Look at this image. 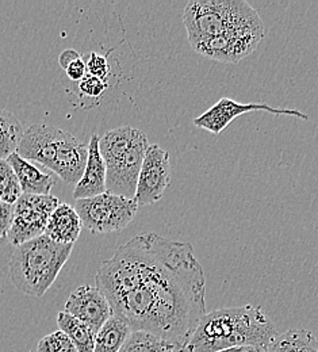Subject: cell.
<instances>
[{"instance_id":"obj_25","label":"cell","mask_w":318,"mask_h":352,"mask_svg":"<svg viewBox=\"0 0 318 352\" xmlns=\"http://www.w3.org/2000/svg\"><path fill=\"white\" fill-rule=\"evenodd\" d=\"M79 92L87 98H99L103 95V92L109 87L107 80H102L99 78H95L91 75H86L80 82H79Z\"/></svg>"},{"instance_id":"obj_19","label":"cell","mask_w":318,"mask_h":352,"mask_svg":"<svg viewBox=\"0 0 318 352\" xmlns=\"http://www.w3.org/2000/svg\"><path fill=\"white\" fill-rule=\"evenodd\" d=\"M23 134L22 122L11 111L0 109V160H7L16 152Z\"/></svg>"},{"instance_id":"obj_9","label":"cell","mask_w":318,"mask_h":352,"mask_svg":"<svg viewBox=\"0 0 318 352\" xmlns=\"http://www.w3.org/2000/svg\"><path fill=\"white\" fill-rule=\"evenodd\" d=\"M171 182L170 153L157 144L149 145L138 175L135 201L139 206L156 204Z\"/></svg>"},{"instance_id":"obj_27","label":"cell","mask_w":318,"mask_h":352,"mask_svg":"<svg viewBox=\"0 0 318 352\" xmlns=\"http://www.w3.org/2000/svg\"><path fill=\"white\" fill-rule=\"evenodd\" d=\"M221 352H267V350L260 349V347H240V349H233V350Z\"/></svg>"},{"instance_id":"obj_2","label":"cell","mask_w":318,"mask_h":352,"mask_svg":"<svg viewBox=\"0 0 318 352\" xmlns=\"http://www.w3.org/2000/svg\"><path fill=\"white\" fill-rule=\"evenodd\" d=\"M277 335L259 307L245 305L206 313L181 352H221L240 347L270 346Z\"/></svg>"},{"instance_id":"obj_5","label":"cell","mask_w":318,"mask_h":352,"mask_svg":"<svg viewBox=\"0 0 318 352\" xmlns=\"http://www.w3.org/2000/svg\"><path fill=\"white\" fill-rule=\"evenodd\" d=\"M260 21L259 12L245 0H192L183 11V23L191 46L233 28Z\"/></svg>"},{"instance_id":"obj_14","label":"cell","mask_w":318,"mask_h":352,"mask_svg":"<svg viewBox=\"0 0 318 352\" xmlns=\"http://www.w3.org/2000/svg\"><path fill=\"white\" fill-rule=\"evenodd\" d=\"M19 180L22 194L32 195H49L56 184V177L52 174L41 171L34 163L21 157L16 152L7 159Z\"/></svg>"},{"instance_id":"obj_17","label":"cell","mask_w":318,"mask_h":352,"mask_svg":"<svg viewBox=\"0 0 318 352\" xmlns=\"http://www.w3.org/2000/svg\"><path fill=\"white\" fill-rule=\"evenodd\" d=\"M130 333L132 329L126 322L111 316L95 336L93 352H120Z\"/></svg>"},{"instance_id":"obj_6","label":"cell","mask_w":318,"mask_h":352,"mask_svg":"<svg viewBox=\"0 0 318 352\" xmlns=\"http://www.w3.org/2000/svg\"><path fill=\"white\" fill-rule=\"evenodd\" d=\"M75 209L87 230L113 233L124 230L135 220L138 205L135 199L106 191L92 198L76 199Z\"/></svg>"},{"instance_id":"obj_18","label":"cell","mask_w":318,"mask_h":352,"mask_svg":"<svg viewBox=\"0 0 318 352\" xmlns=\"http://www.w3.org/2000/svg\"><path fill=\"white\" fill-rule=\"evenodd\" d=\"M57 325L73 342L78 352H93L95 333L91 328L67 311H60Z\"/></svg>"},{"instance_id":"obj_12","label":"cell","mask_w":318,"mask_h":352,"mask_svg":"<svg viewBox=\"0 0 318 352\" xmlns=\"http://www.w3.org/2000/svg\"><path fill=\"white\" fill-rule=\"evenodd\" d=\"M64 311L89 325L95 335L113 316V310L104 294L96 286L89 285L71 293Z\"/></svg>"},{"instance_id":"obj_10","label":"cell","mask_w":318,"mask_h":352,"mask_svg":"<svg viewBox=\"0 0 318 352\" xmlns=\"http://www.w3.org/2000/svg\"><path fill=\"white\" fill-rule=\"evenodd\" d=\"M68 135L69 133L54 126L43 124L30 125L27 129H25L16 153L21 157L32 163H38L54 173L58 156Z\"/></svg>"},{"instance_id":"obj_22","label":"cell","mask_w":318,"mask_h":352,"mask_svg":"<svg viewBox=\"0 0 318 352\" xmlns=\"http://www.w3.org/2000/svg\"><path fill=\"white\" fill-rule=\"evenodd\" d=\"M58 63L72 82H80L87 75L86 60L75 49H65L60 54Z\"/></svg>"},{"instance_id":"obj_4","label":"cell","mask_w":318,"mask_h":352,"mask_svg":"<svg viewBox=\"0 0 318 352\" xmlns=\"http://www.w3.org/2000/svg\"><path fill=\"white\" fill-rule=\"evenodd\" d=\"M149 148L148 138L133 126L109 131L99 140V151L106 163L109 192L135 199L138 175Z\"/></svg>"},{"instance_id":"obj_7","label":"cell","mask_w":318,"mask_h":352,"mask_svg":"<svg viewBox=\"0 0 318 352\" xmlns=\"http://www.w3.org/2000/svg\"><path fill=\"white\" fill-rule=\"evenodd\" d=\"M58 205L60 201L50 194H22L12 206L8 241L18 247L26 241L44 236L49 219Z\"/></svg>"},{"instance_id":"obj_15","label":"cell","mask_w":318,"mask_h":352,"mask_svg":"<svg viewBox=\"0 0 318 352\" xmlns=\"http://www.w3.org/2000/svg\"><path fill=\"white\" fill-rule=\"evenodd\" d=\"M82 228V220L75 206L60 204L49 219L45 236L60 244H75L80 236Z\"/></svg>"},{"instance_id":"obj_24","label":"cell","mask_w":318,"mask_h":352,"mask_svg":"<svg viewBox=\"0 0 318 352\" xmlns=\"http://www.w3.org/2000/svg\"><path fill=\"white\" fill-rule=\"evenodd\" d=\"M86 65H87V74L91 76L99 78L102 80H107V78L110 76L111 68H110L109 60L96 52H91L89 54L86 60Z\"/></svg>"},{"instance_id":"obj_13","label":"cell","mask_w":318,"mask_h":352,"mask_svg":"<svg viewBox=\"0 0 318 352\" xmlns=\"http://www.w3.org/2000/svg\"><path fill=\"white\" fill-rule=\"evenodd\" d=\"M99 140L98 134H92L89 141V159L86 164L84 174L79 183L75 186L73 197L75 199H86L92 198L107 191L106 188V163L99 151Z\"/></svg>"},{"instance_id":"obj_3","label":"cell","mask_w":318,"mask_h":352,"mask_svg":"<svg viewBox=\"0 0 318 352\" xmlns=\"http://www.w3.org/2000/svg\"><path fill=\"white\" fill-rule=\"evenodd\" d=\"M73 244H60L40 236L15 247L10 262V279L15 289L30 297H43L68 262Z\"/></svg>"},{"instance_id":"obj_21","label":"cell","mask_w":318,"mask_h":352,"mask_svg":"<svg viewBox=\"0 0 318 352\" xmlns=\"http://www.w3.org/2000/svg\"><path fill=\"white\" fill-rule=\"evenodd\" d=\"M22 195L19 180L7 160H0V204L14 205Z\"/></svg>"},{"instance_id":"obj_11","label":"cell","mask_w":318,"mask_h":352,"mask_svg":"<svg viewBox=\"0 0 318 352\" xmlns=\"http://www.w3.org/2000/svg\"><path fill=\"white\" fill-rule=\"evenodd\" d=\"M267 111L275 116H291L308 121L309 116L294 109H277L267 103H238L230 98H221L214 106L194 120V125L203 131L221 134L237 117L252 113Z\"/></svg>"},{"instance_id":"obj_1","label":"cell","mask_w":318,"mask_h":352,"mask_svg":"<svg viewBox=\"0 0 318 352\" xmlns=\"http://www.w3.org/2000/svg\"><path fill=\"white\" fill-rule=\"evenodd\" d=\"M113 316L182 351L206 316V276L190 243L153 232L120 245L95 275Z\"/></svg>"},{"instance_id":"obj_8","label":"cell","mask_w":318,"mask_h":352,"mask_svg":"<svg viewBox=\"0 0 318 352\" xmlns=\"http://www.w3.org/2000/svg\"><path fill=\"white\" fill-rule=\"evenodd\" d=\"M266 37L263 21L233 28L225 33L192 46V49L210 58L225 64H237L248 57Z\"/></svg>"},{"instance_id":"obj_26","label":"cell","mask_w":318,"mask_h":352,"mask_svg":"<svg viewBox=\"0 0 318 352\" xmlns=\"http://www.w3.org/2000/svg\"><path fill=\"white\" fill-rule=\"evenodd\" d=\"M12 206L14 205L0 204V243L8 240V232L12 219Z\"/></svg>"},{"instance_id":"obj_16","label":"cell","mask_w":318,"mask_h":352,"mask_svg":"<svg viewBox=\"0 0 318 352\" xmlns=\"http://www.w3.org/2000/svg\"><path fill=\"white\" fill-rule=\"evenodd\" d=\"M267 352H318V339L308 329H290L277 333Z\"/></svg>"},{"instance_id":"obj_20","label":"cell","mask_w":318,"mask_h":352,"mask_svg":"<svg viewBox=\"0 0 318 352\" xmlns=\"http://www.w3.org/2000/svg\"><path fill=\"white\" fill-rule=\"evenodd\" d=\"M175 347L161 338L145 332L132 331L120 352H175Z\"/></svg>"},{"instance_id":"obj_23","label":"cell","mask_w":318,"mask_h":352,"mask_svg":"<svg viewBox=\"0 0 318 352\" xmlns=\"http://www.w3.org/2000/svg\"><path fill=\"white\" fill-rule=\"evenodd\" d=\"M34 352H78L73 342L63 331H56L44 336Z\"/></svg>"}]
</instances>
